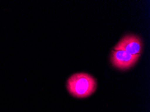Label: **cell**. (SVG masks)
Here are the masks:
<instances>
[{
	"mask_svg": "<svg viewBox=\"0 0 150 112\" xmlns=\"http://www.w3.org/2000/svg\"><path fill=\"white\" fill-rule=\"evenodd\" d=\"M66 88L70 95L76 99H86L97 89L96 79L86 73H76L68 78Z\"/></svg>",
	"mask_w": 150,
	"mask_h": 112,
	"instance_id": "6da1fadb",
	"label": "cell"
},
{
	"mask_svg": "<svg viewBox=\"0 0 150 112\" xmlns=\"http://www.w3.org/2000/svg\"><path fill=\"white\" fill-rule=\"evenodd\" d=\"M140 55H133L124 51H111L110 61L112 65L119 70H125L132 68L137 63Z\"/></svg>",
	"mask_w": 150,
	"mask_h": 112,
	"instance_id": "3957f363",
	"label": "cell"
},
{
	"mask_svg": "<svg viewBox=\"0 0 150 112\" xmlns=\"http://www.w3.org/2000/svg\"><path fill=\"white\" fill-rule=\"evenodd\" d=\"M144 43L139 36L134 34L125 35L113 48V51H124L133 55H140Z\"/></svg>",
	"mask_w": 150,
	"mask_h": 112,
	"instance_id": "7a4b0ae2",
	"label": "cell"
}]
</instances>
